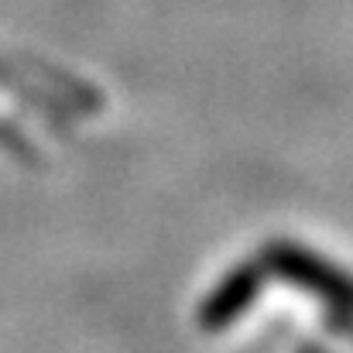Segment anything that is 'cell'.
<instances>
[{"instance_id": "6da1fadb", "label": "cell", "mask_w": 353, "mask_h": 353, "mask_svg": "<svg viewBox=\"0 0 353 353\" xmlns=\"http://www.w3.org/2000/svg\"><path fill=\"white\" fill-rule=\"evenodd\" d=\"M264 257L288 281H295V285L309 288L312 295L326 299L333 309L353 312V274H347L343 268H336L326 257L305 250L302 243H271V250Z\"/></svg>"}, {"instance_id": "7a4b0ae2", "label": "cell", "mask_w": 353, "mask_h": 353, "mask_svg": "<svg viewBox=\"0 0 353 353\" xmlns=\"http://www.w3.org/2000/svg\"><path fill=\"white\" fill-rule=\"evenodd\" d=\"M257 285H261V278H257L254 268H236V271H230V278H227V281L210 295V302L203 305V326H206L210 333L227 330L236 316L250 305Z\"/></svg>"}, {"instance_id": "3957f363", "label": "cell", "mask_w": 353, "mask_h": 353, "mask_svg": "<svg viewBox=\"0 0 353 353\" xmlns=\"http://www.w3.org/2000/svg\"><path fill=\"white\" fill-rule=\"evenodd\" d=\"M299 353H326V350H319V347H302Z\"/></svg>"}]
</instances>
